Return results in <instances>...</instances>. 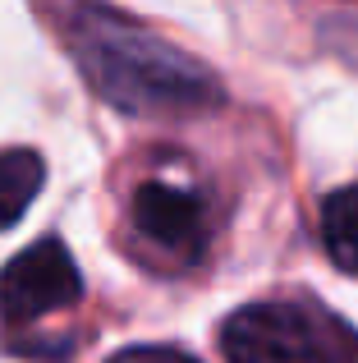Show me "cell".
I'll list each match as a JSON object with an SVG mask.
<instances>
[{
  "label": "cell",
  "instance_id": "obj_5",
  "mask_svg": "<svg viewBox=\"0 0 358 363\" xmlns=\"http://www.w3.org/2000/svg\"><path fill=\"white\" fill-rule=\"evenodd\" d=\"M46 184V161L33 147H5L0 152V230L23 221L33 198Z\"/></svg>",
  "mask_w": 358,
  "mask_h": 363
},
{
  "label": "cell",
  "instance_id": "obj_3",
  "mask_svg": "<svg viewBox=\"0 0 358 363\" xmlns=\"http://www.w3.org/2000/svg\"><path fill=\"white\" fill-rule=\"evenodd\" d=\"M79 294H83L79 262L55 235L28 244L23 253H14L0 267V318L14 327L69 308V303H79Z\"/></svg>",
  "mask_w": 358,
  "mask_h": 363
},
{
  "label": "cell",
  "instance_id": "obj_6",
  "mask_svg": "<svg viewBox=\"0 0 358 363\" xmlns=\"http://www.w3.org/2000/svg\"><path fill=\"white\" fill-rule=\"evenodd\" d=\"M322 248L340 272L358 276V184H340L322 198Z\"/></svg>",
  "mask_w": 358,
  "mask_h": 363
},
{
  "label": "cell",
  "instance_id": "obj_1",
  "mask_svg": "<svg viewBox=\"0 0 358 363\" xmlns=\"http://www.w3.org/2000/svg\"><path fill=\"white\" fill-rule=\"evenodd\" d=\"M64 42H69L83 79L97 88V97L125 116H202V111H216L225 97L221 79L202 60H193L161 33L110 5H92V0L79 5L69 14Z\"/></svg>",
  "mask_w": 358,
  "mask_h": 363
},
{
  "label": "cell",
  "instance_id": "obj_4",
  "mask_svg": "<svg viewBox=\"0 0 358 363\" xmlns=\"http://www.w3.org/2000/svg\"><path fill=\"white\" fill-rule=\"evenodd\" d=\"M129 216H134V230L143 235L147 244L179 257V262L202 257L207 240H212V216H207L202 194H193V189H184V184H171V179H147V184H138Z\"/></svg>",
  "mask_w": 358,
  "mask_h": 363
},
{
  "label": "cell",
  "instance_id": "obj_7",
  "mask_svg": "<svg viewBox=\"0 0 358 363\" xmlns=\"http://www.w3.org/2000/svg\"><path fill=\"white\" fill-rule=\"evenodd\" d=\"M106 363H197V359L184 354V350H175V345H129Z\"/></svg>",
  "mask_w": 358,
  "mask_h": 363
},
{
  "label": "cell",
  "instance_id": "obj_2",
  "mask_svg": "<svg viewBox=\"0 0 358 363\" xmlns=\"http://www.w3.org/2000/svg\"><path fill=\"white\" fill-rule=\"evenodd\" d=\"M225 363H358V331L317 299H258L221 322Z\"/></svg>",
  "mask_w": 358,
  "mask_h": 363
}]
</instances>
